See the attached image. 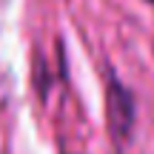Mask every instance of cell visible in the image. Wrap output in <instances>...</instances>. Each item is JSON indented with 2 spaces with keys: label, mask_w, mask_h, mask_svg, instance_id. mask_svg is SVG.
<instances>
[{
  "label": "cell",
  "mask_w": 154,
  "mask_h": 154,
  "mask_svg": "<svg viewBox=\"0 0 154 154\" xmlns=\"http://www.w3.org/2000/svg\"><path fill=\"white\" fill-rule=\"evenodd\" d=\"M106 123L114 146L123 149L134 128V97L114 74H109L106 80Z\"/></svg>",
  "instance_id": "obj_1"
},
{
  "label": "cell",
  "mask_w": 154,
  "mask_h": 154,
  "mask_svg": "<svg viewBox=\"0 0 154 154\" xmlns=\"http://www.w3.org/2000/svg\"><path fill=\"white\" fill-rule=\"evenodd\" d=\"M149 3H151V6H154V0H149Z\"/></svg>",
  "instance_id": "obj_2"
}]
</instances>
